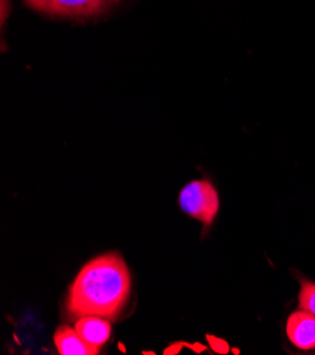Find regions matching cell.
I'll list each match as a JSON object with an SVG mask.
<instances>
[{"label": "cell", "mask_w": 315, "mask_h": 355, "mask_svg": "<svg viewBox=\"0 0 315 355\" xmlns=\"http://www.w3.org/2000/svg\"><path fill=\"white\" fill-rule=\"evenodd\" d=\"M132 289L125 261L118 254H105L88 262L68 293L66 311L74 318L99 315L115 320Z\"/></svg>", "instance_id": "obj_1"}, {"label": "cell", "mask_w": 315, "mask_h": 355, "mask_svg": "<svg viewBox=\"0 0 315 355\" xmlns=\"http://www.w3.org/2000/svg\"><path fill=\"white\" fill-rule=\"evenodd\" d=\"M180 205L192 218L209 227L219 209V198L214 186L206 180H197L187 184L180 194Z\"/></svg>", "instance_id": "obj_2"}, {"label": "cell", "mask_w": 315, "mask_h": 355, "mask_svg": "<svg viewBox=\"0 0 315 355\" xmlns=\"http://www.w3.org/2000/svg\"><path fill=\"white\" fill-rule=\"evenodd\" d=\"M34 10L60 17H89L105 13L119 0H24Z\"/></svg>", "instance_id": "obj_3"}, {"label": "cell", "mask_w": 315, "mask_h": 355, "mask_svg": "<svg viewBox=\"0 0 315 355\" xmlns=\"http://www.w3.org/2000/svg\"><path fill=\"white\" fill-rule=\"evenodd\" d=\"M287 336L300 349L315 348V315L305 310L293 313L287 322Z\"/></svg>", "instance_id": "obj_4"}, {"label": "cell", "mask_w": 315, "mask_h": 355, "mask_svg": "<svg viewBox=\"0 0 315 355\" xmlns=\"http://www.w3.org/2000/svg\"><path fill=\"white\" fill-rule=\"evenodd\" d=\"M75 330L88 344L99 349L112 334L111 323L107 318L99 315H85L78 318V322L75 323Z\"/></svg>", "instance_id": "obj_5"}, {"label": "cell", "mask_w": 315, "mask_h": 355, "mask_svg": "<svg viewBox=\"0 0 315 355\" xmlns=\"http://www.w3.org/2000/svg\"><path fill=\"white\" fill-rule=\"evenodd\" d=\"M57 349L62 355H95L99 348L88 344L77 330L69 327H60L54 336Z\"/></svg>", "instance_id": "obj_6"}, {"label": "cell", "mask_w": 315, "mask_h": 355, "mask_svg": "<svg viewBox=\"0 0 315 355\" xmlns=\"http://www.w3.org/2000/svg\"><path fill=\"white\" fill-rule=\"evenodd\" d=\"M300 309L315 315V283L301 279L300 291Z\"/></svg>", "instance_id": "obj_7"}, {"label": "cell", "mask_w": 315, "mask_h": 355, "mask_svg": "<svg viewBox=\"0 0 315 355\" xmlns=\"http://www.w3.org/2000/svg\"><path fill=\"white\" fill-rule=\"evenodd\" d=\"M209 340H211V345L213 348L217 351V352H221V354H226L228 352V344L222 340H218V338H211L209 337Z\"/></svg>", "instance_id": "obj_8"}, {"label": "cell", "mask_w": 315, "mask_h": 355, "mask_svg": "<svg viewBox=\"0 0 315 355\" xmlns=\"http://www.w3.org/2000/svg\"><path fill=\"white\" fill-rule=\"evenodd\" d=\"M8 5H10L9 3V0H2V24H5V17L8 16Z\"/></svg>", "instance_id": "obj_9"}]
</instances>
